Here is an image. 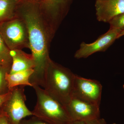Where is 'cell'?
<instances>
[{
  "label": "cell",
  "mask_w": 124,
  "mask_h": 124,
  "mask_svg": "<svg viewBox=\"0 0 124 124\" xmlns=\"http://www.w3.org/2000/svg\"><path fill=\"white\" fill-rule=\"evenodd\" d=\"M124 36V30L122 31L120 33L119 35L118 36V39L120 38L121 37L123 36Z\"/></svg>",
  "instance_id": "obj_21"
},
{
  "label": "cell",
  "mask_w": 124,
  "mask_h": 124,
  "mask_svg": "<svg viewBox=\"0 0 124 124\" xmlns=\"http://www.w3.org/2000/svg\"><path fill=\"white\" fill-rule=\"evenodd\" d=\"M37 101L33 116L49 124H67L72 121L65 106L40 86L33 85Z\"/></svg>",
  "instance_id": "obj_3"
},
{
  "label": "cell",
  "mask_w": 124,
  "mask_h": 124,
  "mask_svg": "<svg viewBox=\"0 0 124 124\" xmlns=\"http://www.w3.org/2000/svg\"><path fill=\"white\" fill-rule=\"evenodd\" d=\"M108 23L110 24V29L123 31L124 30V13L114 17Z\"/></svg>",
  "instance_id": "obj_16"
},
{
  "label": "cell",
  "mask_w": 124,
  "mask_h": 124,
  "mask_svg": "<svg viewBox=\"0 0 124 124\" xmlns=\"http://www.w3.org/2000/svg\"><path fill=\"white\" fill-rule=\"evenodd\" d=\"M16 17L25 23L28 32L29 48L35 60L34 72L30 78L32 85L43 87L45 71L50 59V42L55 32L40 4L35 0H22Z\"/></svg>",
  "instance_id": "obj_1"
},
{
  "label": "cell",
  "mask_w": 124,
  "mask_h": 124,
  "mask_svg": "<svg viewBox=\"0 0 124 124\" xmlns=\"http://www.w3.org/2000/svg\"><path fill=\"white\" fill-rule=\"evenodd\" d=\"M10 52L0 34V65L10 68L12 60Z\"/></svg>",
  "instance_id": "obj_14"
},
{
  "label": "cell",
  "mask_w": 124,
  "mask_h": 124,
  "mask_svg": "<svg viewBox=\"0 0 124 124\" xmlns=\"http://www.w3.org/2000/svg\"><path fill=\"white\" fill-rule=\"evenodd\" d=\"M75 74L51 59L48 62L42 88L65 106L73 95Z\"/></svg>",
  "instance_id": "obj_2"
},
{
  "label": "cell",
  "mask_w": 124,
  "mask_h": 124,
  "mask_svg": "<svg viewBox=\"0 0 124 124\" xmlns=\"http://www.w3.org/2000/svg\"><path fill=\"white\" fill-rule=\"evenodd\" d=\"M121 31L119 29H109L94 42L90 44L82 42L79 48L76 51L74 57L77 59L86 58L95 53L104 52L118 39Z\"/></svg>",
  "instance_id": "obj_8"
},
{
  "label": "cell",
  "mask_w": 124,
  "mask_h": 124,
  "mask_svg": "<svg viewBox=\"0 0 124 124\" xmlns=\"http://www.w3.org/2000/svg\"><path fill=\"white\" fill-rule=\"evenodd\" d=\"M65 107L72 120H88L100 118V105L74 96Z\"/></svg>",
  "instance_id": "obj_7"
},
{
  "label": "cell",
  "mask_w": 124,
  "mask_h": 124,
  "mask_svg": "<svg viewBox=\"0 0 124 124\" xmlns=\"http://www.w3.org/2000/svg\"><path fill=\"white\" fill-rule=\"evenodd\" d=\"M123 88H124V85H123Z\"/></svg>",
  "instance_id": "obj_23"
},
{
  "label": "cell",
  "mask_w": 124,
  "mask_h": 124,
  "mask_svg": "<svg viewBox=\"0 0 124 124\" xmlns=\"http://www.w3.org/2000/svg\"><path fill=\"white\" fill-rule=\"evenodd\" d=\"M95 6L97 19L102 22L124 13V0H95Z\"/></svg>",
  "instance_id": "obj_9"
},
{
  "label": "cell",
  "mask_w": 124,
  "mask_h": 124,
  "mask_svg": "<svg viewBox=\"0 0 124 124\" xmlns=\"http://www.w3.org/2000/svg\"></svg>",
  "instance_id": "obj_24"
},
{
  "label": "cell",
  "mask_w": 124,
  "mask_h": 124,
  "mask_svg": "<svg viewBox=\"0 0 124 124\" xmlns=\"http://www.w3.org/2000/svg\"><path fill=\"white\" fill-rule=\"evenodd\" d=\"M10 68L0 65V94L4 93L9 91L6 80V73L9 72Z\"/></svg>",
  "instance_id": "obj_15"
},
{
  "label": "cell",
  "mask_w": 124,
  "mask_h": 124,
  "mask_svg": "<svg viewBox=\"0 0 124 124\" xmlns=\"http://www.w3.org/2000/svg\"><path fill=\"white\" fill-rule=\"evenodd\" d=\"M0 124H9L5 116L0 112Z\"/></svg>",
  "instance_id": "obj_20"
},
{
  "label": "cell",
  "mask_w": 124,
  "mask_h": 124,
  "mask_svg": "<svg viewBox=\"0 0 124 124\" xmlns=\"http://www.w3.org/2000/svg\"><path fill=\"white\" fill-rule=\"evenodd\" d=\"M12 64L9 73L12 74L20 71L33 69L35 63L33 56L26 53L22 49L10 50Z\"/></svg>",
  "instance_id": "obj_11"
},
{
  "label": "cell",
  "mask_w": 124,
  "mask_h": 124,
  "mask_svg": "<svg viewBox=\"0 0 124 124\" xmlns=\"http://www.w3.org/2000/svg\"><path fill=\"white\" fill-rule=\"evenodd\" d=\"M36 1H38V2H39L40 3V2H42V1H43L44 0H35Z\"/></svg>",
  "instance_id": "obj_22"
},
{
  "label": "cell",
  "mask_w": 124,
  "mask_h": 124,
  "mask_svg": "<svg viewBox=\"0 0 124 124\" xmlns=\"http://www.w3.org/2000/svg\"><path fill=\"white\" fill-rule=\"evenodd\" d=\"M11 91L10 90L7 93L0 94V108L8 99L11 95Z\"/></svg>",
  "instance_id": "obj_19"
},
{
  "label": "cell",
  "mask_w": 124,
  "mask_h": 124,
  "mask_svg": "<svg viewBox=\"0 0 124 124\" xmlns=\"http://www.w3.org/2000/svg\"><path fill=\"white\" fill-rule=\"evenodd\" d=\"M19 124H49L34 116L28 119H23Z\"/></svg>",
  "instance_id": "obj_18"
},
{
  "label": "cell",
  "mask_w": 124,
  "mask_h": 124,
  "mask_svg": "<svg viewBox=\"0 0 124 124\" xmlns=\"http://www.w3.org/2000/svg\"><path fill=\"white\" fill-rule=\"evenodd\" d=\"M71 0H44L41 6L49 22L58 28L67 13V6Z\"/></svg>",
  "instance_id": "obj_10"
},
{
  "label": "cell",
  "mask_w": 124,
  "mask_h": 124,
  "mask_svg": "<svg viewBox=\"0 0 124 124\" xmlns=\"http://www.w3.org/2000/svg\"><path fill=\"white\" fill-rule=\"evenodd\" d=\"M34 72V69H31L10 74L6 73L5 78L9 90L18 86H28L32 87L30 78Z\"/></svg>",
  "instance_id": "obj_12"
},
{
  "label": "cell",
  "mask_w": 124,
  "mask_h": 124,
  "mask_svg": "<svg viewBox=\"0 0 124 124\" xmlns=\"http://www.w3.org/2000/svg\"><path fill=\"white\" fill-rule=\"evenodd\" d=\"M24 86H18L11 90L10 97L2 105L0 112L7 117L9 124H19L27 116H33L26 106Z\"/></svg>",
  "instance_id": "obj_5"
},
{
  "label": "cell",
  "mask_w": 124,
  "mask_h": 124,
  "mask_svg": "<svg viewBox=\"0 0 124 124\" xmlns=\"http://www.w3.org/2000/svg\"><path fill=\"white\" fill-rule=\"evenodd\" d=\"M21 0H0V23L16 17L18 5Z\"/></svg>",
  "instance_id": "obj_13"
},
{
  "label": "cell",
  "mask_w": 124,
  "mask_h": 124,
  "mask_svg": "<svg viewBox=\"0 0 124 124\" xmlns=\"http://www.w3.org/2000/svg\"><path fill=\"white\" fill-rule=\"evenodd\" d=\"M102 86L99 81L75 75L72 96L100 105Z\"/></svg>",
  "instance_id": "obj_6"
},
{
  "label": "cell",
  "mask_w": 124,
  "mask_h": 124,
  "mask_svg": "<svg viewBox=\"0 0 124 124\" xmlns=\"http://www.w3.org/2000/svg\"><path fill=\"white\" fill-rule=\"evenodd\" d=\"M67 124H107L105 120L99 118L88 120H72Z\"/></svg>",
  "instance_id": "obj_17"
},
{
  "label": "cell",
  "mask_w": 124,
  "mask_h": 124,
  "mask_svg": "<svg viewBox=\"0 0 124 124\" xmlns=\"http://www.w3.org/2000/svg\"><path fill=\"white\" fill-rule=\"evenodd\" d=\"M0 34L10 50L29 48L25 23L17 17L0 23Z\"/></svg>",
  "instance_id": "obj_4"
}]
</instances>
